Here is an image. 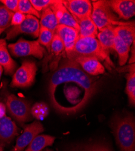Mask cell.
I'll list each match as a JSON object with an SVG mask.
<instances>
[{"instance_id":"6da1fadb","label":"cell","mask_w":135,"mask_h":151,"mask_svg":"<svg viewBox=\"0 0 135 151\" xmlns=\"http://www.w3.org/2000/svg\"><path fill=\"white\" fill-rule=\"evenodd\" d=\"M98 79L85 73L77 63L63 58L51 76L48 85V97L61 90L69 108L67 115L83 109L100 88Z\"/></svg>"},{"instance_id":"7a4b0ae2","label":"cell","mask_w":135,"mask_h":151,"mask_svg":"<svg viewBox=\"0 0 135 151\" xmlns=\"http://www.w3.org/2000/svg\"><path fill=\"white\" fill-rule=\"evenodd\" d=\"M111 128L120 151H135V123L131 114L116 115Z\"/></svg>"},{"instance_id":"3957f363","label":"cell","mask_w":135,"mask_h":151,"mask_svg":"<svg viewBox=\"0 0 135 151\" xmlns=\"http://www.w3.org/2000/svg\"><path fill=\"white\" fill-rule=\"evenodd\" d=\"M75 56H89L103 62L109 67H115L110 56V52L105 50L97 39L95 37H79L76 42L73 53L69 59Z\"/></svg>"},{"instance_id":"277c9868","label":"cell","mask_w":135,"mask_h":151,"mask_svg":"<svg viewBox=\"0 0 135 151\" xmlns=\"http://www.w3.org/2000/svg\"><path fill=\"white\" fill-rule=\"evenodd\" d=\"M91 18L98 29V32L110 27H116L130 24L131 22L121 21L109 5L108 1L99 0L92 3Z\"/></svg>"},{"instance_id":"5b68a950","label":"cell","mask_w":135,"mask_h":151,"mask_svg":"<svg viewBox=\"0 0 135 151\" xmlns=\"http://www.w3.org/2000/svg\"><path fill=\"white\" fill-rule=\"evenodd\" d=\"M6 106L11 116L21 126L32 119L30 105L26 99L10 94L7 98Z\"/></svg>"},{"instance_id":"8992f818","label":"cell","mask_w":135,"mask_h":151,"mask_svg":"<svg viewBox=\"0 0 135 151\" xmlns=\"http://www.w3.org/2000/svg\"><path fill=\"white\" fill-rule=\"evenodd\" d=\"M10 53L16 57L33 56L42 59L46 54V50L37 41H27L22 38L17 42L8 45Z\"/></svg>"},{"instance_id":"52a82bcc","label":"cell","mask_w":135,"mask_h":151,"mask_svg":"<svg viewBox=\"0 0 135 151\" xmlns=\"http://www.w3.org/2000/svg\"><path fill=\"white\" fill-rule=\"evenodd\" d=\"M37 67L31 60H24L21 66L14 74L10 84L12 87L27 88L35 82Z\"/></svg>"},{"instance_id":"ba28073f","label":"cell","mask_w":135,"mask_h":151,"mask_svg":"<svg viewBox=\"0 0 135 151\" xmlns=\"http://www.w3.org/2000/svg\"><path fill=\"white\" fill-rule=\"evenodd\" d=\"M40 28V24L38 18L27 15L25 20L20 25L12 27L6 32V40H12L22 33L30 35L35 37H38Z\"/></svg>"},{"instance_id":"9c48e42d","label":"cell","mask_w":135,"mask_h":151,"mask_svg":"<svg viewBox=\"0 0 135 151\" xmlns=\"http://www.w3.org/2000/svg\"><path fill=\"white\" fill-rule=\"evenodd\" d=\"M48 53L49 55L46 56L43 62V71H45L48 62H50V65H49L50 68L52 70H55L58 67L60 60L63 58H66L63 42L59 36L55 33L54 34Z\"/></svg>"},{"instance_id":"30bf717a","label":"cell","mask_w":135,"mask_h":151,"mask_svg":"<svg viewBox=\"0 0 135 151\" xmlns=\"http://www.w3.org/2000/svg\"><path fill=\"white\" fill-rule=\"evenodd\" d=\"M44 131L43 124L38 121H35L26 125L22 133L17 138L16 145L10 151H22L28 146L35 137L40 135Z\"/></svg>"},{"instance_id":"8fae6325","label":"cell","mask_w":135,"mask_h":151,"mask_svg":"<svg viewBox=\"0 0 135 151\" xmlns=\"http://www.w3.org/2000/svg\"><path fill=\"white\" fill-rule=\"evenodd\" d=\"M55 33L59 36L63 42L66 58L70 59L76 42L79 39V32L74 28L58 25Z\"/></svg>"},{"instance_id":"7c38bea8","label":"cell","mask_w":135,"mask_h":151,"mask_svg":"<svg viewBox=\"0 0 135 151\" xmlns=\"http://www.w3.org/2000/svg\"><path fill=\"white\" fill-rule=\"evenodd\" d=\"M63 4L75 19L91 17L92 4L88 0H64Z\"/></svg>"},{"instance_id":"4fadbf2b","label":"cell","mask_w":135,"mask_h":151,"mask_svg":"<svg viewBox=\"0 0 135 151\" xmlns=\"http://www.w3.org/2000/svg\"><path fill=\"white\" fill-rule=\"evenodd\" d=\"M19 134V129L11 118L6 116L0 118V146L9 145Z\"/></svg>"},{"instance_id":"5bb4252c","label":"cell","mask_w":135,"mask_h":151,"mask_svg":"<svg viewBox=\"0 0 135 151\" xmlns=\"http://www.w3.org/2000/svg\"><path fill=\"white\" fill-rule=\"evenodd\" d=\"M49 7L55 15L58 25H63V26L74 28L79 32V26L77 21L63 5V1L55 0Z\"/></svg>"},{"instance_id":"9a60e30c","label":"cell","mask_w":135,"mask_h":151,"mask_svg":"<svg viewBox=\"0 0 135 151\" xmlns=\"http://www.w3.org/2000/svg\"><path fill=\"white\" fill-rule=\"evenodd\" d=\"M81 67L82 70L91 76L103 74L105 69L101 62L97 59L89 56H75L72 59Z\"/></svg>"},{"instance_id":"2e32d148","label":"cell","mask_w":135,"mask_h":151,"mask_svg":"<svg viewBox=\"0 0 135 151\" xmlns=\"http://www.w3.org/2000/svg\"><path fill=\"white\" fill-rule=\"evenodd\" d=\"M110 8L119 18L127 20L135 14V1L134 0H112L108 1Z\"/></svg>"},{"instance_id":"e0dca14e","label":"cell","mask_w":135,"mask_h":151,"mask_svg":"<svg viewBox=\"0 0 135 151\" xmlns=\"http://www.w3.org/2000/svg\"><path fill=\"white\" fill-rule=\"evenodd\" d=\"M0 65L8 75L14 74L17 68V64L11 58L7 48L6 42L4 40H0Z\"/></svg>"},{"instance_id":"ac0fdd59","label":"cell","mask_w":135,"mask_h":151,"mask_svg":"<svg viewBox=\"0 0 135 151\" xmlns=\"http://www.w3.org/2000/svg\"><path fill=\"white\" fill-rule=\"evenodd\" d=\"M75 21L79 26V37L96 38L99 32L91 17Z\"/></svg>"},{"instance_id":"d6986e66","label":"cell","mask_w":135,"mask_h":151,"mask_svg":"<svg viewBox=\"0 0 135 151\" xmlns=\"http://www.w3.org/2000/svg\"><path fill=\"white\" fill-rule=\"evenodd\" d=\"M115 33L116 36L119 37L122 41H123L126 44L130 47L134 41V22H131L127 25L116 27L115 28Z\"/></svg>"},{"instance_id":"ffe728a7","label":"cell","mask_w":135,"mask_h":151,"mask_svg":"<svg viewBox=\"0 0 135 151\" xmlns=\"http://www.w3.org/2000/svg\"><path fill=\"white\" fill-rule=\"evenodd\" d=\"M55 138V137L48 135H38L35 137L24 151H43L46 147L52 146Z\"/></svg>"},{"instance_id":"44dd1931","label":"cell","mask_w":135,"mask_h":151,"mask_svg":"<svg viewBox=\"0 0 135 151\" xmlns=\"http://www.w3.org/2000/svg\"><path fill=\"white\" fill-rule=\"evenodd\" d=\"M66 151H113L107 144L103 142H90L73 145Z\"/></svg>"},{"instance_id":"7402d4cb","label":"cell","mask_w":135,"mask_h":151,"mask_svg":"<svg viewBox=\"0 0 135 151\" xmlns=\"http://www.w3.org/2000/svg\"><path fill=\"white\" fill-rule=\"evenodd\" d=\"M115 28L113 27H107L98 32L97 38L103 47L108 52L114 50V44L115 38Z\"/></svg>"},{"instance_id":"603a6c76","label":"cell","mask_w":135,"mask_h":151,"mask_svg":"<svg viewBox=\"0 0 135 151\" xmlns=\"http://www.w3.org/2000/svg\"><path fill=\"white\" fill-rule=\"evenodd\" d=\"M128 73L127 74L126 93L129 98L130 105L134 106L135 104V67L131 64L126 67Z\"/></svg>"},{"instance_id":"cb8c5ba5","label":"cell","mask_w":135,"mask_h":151,"mask_svg":"<svg viewBox=\"0 0 135 151\" xmlns=\"http://www.w3.org/2000/svg\"><path fill=\"white\" fill-rule=\"evenodd\" d=\"M40 27L47 28L55 32L58 25V20L50 7H48L41 12L40 21Z\"/></svg>"},{"instance_id":"d4e9b609","label":"cell","mask_w":135,"mask_h":151,"mask_svg":"<svg viewBox=\"0 0 135 151\" xmlns=\"http://www.w3.org/2000/svg\"><path fill=\"white\" fill-rule=\"evenodd\" d=\"M130 47L126 44L119 37L115 36L114 50L118 53L119 58V64L121 66L124 65L127 62Z\"/></svg>"},{"instance_id":"484cf974","label":"cell","mask_w":135,"mask_h":151,"mask_svg":"<svg viewBox=\"0 0 135 151\" xmlns=\"http://www.w3.org/2000/svg\"><path fill=\"white\" fill-rule=\"evenodd\" d=\"M55 32L47 28L40 27L38 35V40L37 41L40 45L44 46L48 52L50 51L51 44Z\"/></svg>"},{"instance_id":"4316f807","label":"cell","mask_w":135,"mask_h":151,"mask_svg":"<svg viewBox=\"0 0 135 151\" xmlns=\"http://www.w3.org/2000/svg\"><path fill=\"white\" fill-rule=\"evenodd\" d=\"M48 107L44 102L36 103L31 108L32 116L38 120H44L48 116Z\"/></svg>"},{"instance_id":"83f0119b","label":"cell","mask_w":135,"mask_h":151,"mask_svg":"<svg viewBox=\"0 0 135 151\" xmlns=\"http://www.w3.org/2000/svg\"><path fill=\"white\" fill-rule=\"evenodd\" d=\"M18 12L25 15H32L36 18H40L41 14L36 10L30 1L28 0H19Z\"/></svg>"},{"instance_id":"f1b7e54d","label":"cell","mask_w":135,"mask_h":151,"mask_svg":"<svg viewBox=\"0 0 135 151\" xmlns=\"http://www.w3.org/2000/svg\"><path fill=\"white\" fill-rule=\"evenodd\" d=\"M14 12L7 9L4 5L0 4V29H5L10 26Z\"/></svg>"},{"instance_id":"f546056e","label":"cell","mask_w":135,"mask_h":151,"mask_svg":"<svg viewBox=\"0 0 135 151\" xmlns=\"http://www.w3.org/2000/svg\"><path fill=\"white\" fill-rule=\"evenodd\" d=\"M55 0H30V2L38 12H41L51 6Z\"/></svg>"},{"instance_id":"4dcf8cb0","label":"cell","mask_w":135,"mask_h":151,"mask_svg":"<svg viewBox=\"0 0 135 151\" xmlns=\"http://www.w3.org/2000/svg\"><path fill=\"white\" fill-rule=\"evenodd\" d=\"M26 18V15L21 13L19 12H15L11 19V26H17L20 25Z\"/></svg>"},{"instance_id":"1f68e13d","label":"cell","mask_w":135,"mask_h":151,"mask_svg":"<svg viewBox=\"0 0 135 151\" xmlns=\"http://www.w3.org/2000/svg\"><path fill=\"white\" fill-rule=\"evenodd\" d=\"M0 2L7 9L13 12L14 13L18 12L19 0H1Z\"/></svg>"},{"instance_id":"d6a6232c","label":"cell","mask_w":135,"mask_h":151,"mask_svg":"<svg viewBox=\"0 0 135 151\" xmlns=\"http://www.w3.org/2000/svg\"><path fill=\"white\" fill-rule=\"evenodd\" d=\"M6 116V106L2 103H0V118Z\"/></svg>"},{"instance_id":"836d02e7","label":"cell","mask_w":135,"mask_h":151,"mask_svg":"<svg viewBox=\"0 0 135 151\" xmlns=\"http://www.w3.org/2000/svg\"><path fill=\"white\" fill-rule=\"evenodd\" d=\"M3 68L2 67V66L1 65H0V79H1V75L3 73Z\"/></svg>"},{"instance_id":"e575fe53","label":"cell","mask_w":135,"mask_h":151,"mask_svg":"<svg viewBox=\"0 0 135 151\" xmlns=\"http://www.w3.org/2000/svg\"><path fill=\"white\" fill-rule=\"evenodd\" d=\"M5 30V29H0V35H1L4 31Z\"/></svg>"},{"instance_id":"d590c367","label":"cell","mask_w":135,"mask_h":151,"mask_svg":"<svg viewBox=\"0 0 135 151\" xmlns=\"http://www.w3.org/2000/svg\"><path fill=\"white\" fill-rule=\"evenodd\" d=\"M3 146H0V151H3Z\"/></svg>"},{"instance_id":"8d00e7d4","label":"cell","mask_w":135,"mask_h":151,"mask_svg":"<svg viewBox=\"0 0 135 151\" xmlns=\"http://www.w3.org/2000/svg\"><path fill=\"white\" fill-rule=\"evenodd\" d=\"M45 151H52V150H50V149H46Z\"/></svg>"}]
</instances>
